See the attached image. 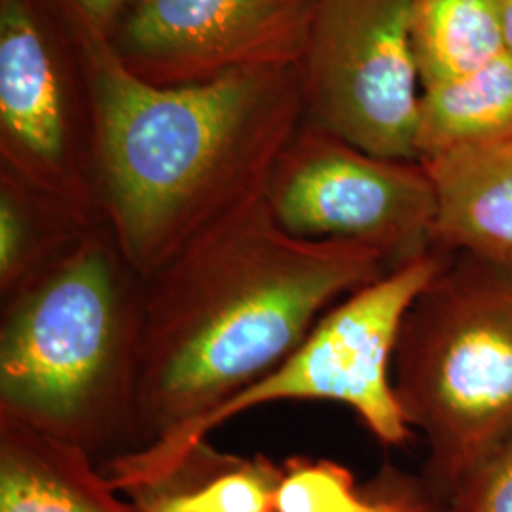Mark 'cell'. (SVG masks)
<instances>
[{
    "label": "cell",
    "instance_id": "1",
    "mask_svg": "<svg viewBox=\"0 0 512 512\" xmlns=\"http://www.w3.org/2000/svg\"><path fill=\"white\" fill-rule=\"evenodd\" d=\"M61 8L88 80L101 211L147 277L264 200L275 162L304 120L300 69L154 86L129 73L105 33Z\"/></svg>",
    "mask_w": 512,
    "mask_h": 512
},
{
    "label": "cell",
    "instance_id": "2",
    "mask_svg": "<svg viewBox=\"0 0 512 512\" xmlns=\"http://www.w3.org/2000/svg\"><path fill=\"white\" fill-rule=\"evenodd\" d=\"M387 272L372 249L287 234L264 200L188 245L145 277L137 448L255 384Z\"/></svg>",
    "mask_w": 512,
    "mask_h": 512
},
{
    "label": "cell",
    "instance_id": "3",
    "mask_svg": "<svg viewBox=\"0 0 512 512\" xmlns=\"http://www.w3.org/2000/svg\"><path fill=\"white\" fill-rule=\"evenodd\" d=\"M0 304V420L95 459L135 450L145 275L109 224Z\"/></svg>",
    "mask_w": 512,
    "mask_h": 512
},
{
    "label": "cell",
    "instance_id": "4",
    "mask_svg": "<svg viewBox=\"0 0 512 512\" xmlns=\"http://www.w3.org/2000/svg\"><path fill=\"white\" fill-rule=\"evenodd\" d=\"M393 389L440 501L512 437V266L446 253L404 315Z\"/></svg>",
    "mask_w": 512,
    "mask_h": 512
},
{
    "label": "cell",
    "instance_id": "5",
    "mask_svg": "<svg viewBox=\"0 0 512 512\" xmlns=\"http://www.w3.org/2000/svg\"><path fill=\"white\" fill-rule=\"evenodd\" d=\"M446 253L403 264L336 302L308 336L255 384L230 397L200 420L143 448L103 463L118 492L143 486L173 471L224 421L262 404L332 401L346 404L384 446L412 439L393 389V359L404 315Z\"/></svg>",
    "mask_w": 512,
    "mask_h": 512
},
{
    "label": "cell",
    "instance_id": "6",
    "mask_svg": "<svg viewBox=\"0 0 512 512\" xmlns=\"http://www.w3.org/2000/svg\"><path fill=\"white\" fill-rule=\"evenodd\" d=\"M0 169L107 224L88 80L57 0H0Z\"/></svg>",
    "mask_w": 512,
    "mask_h": 512
},
{
    "label": "cell",
    "instance_id": "7",
    "mask_svg": "<svg viewBox=\"0 0 512 512\" xmlns=\"http://www.w3.org/2000/svg\"><path fill=\"white\" fill-rule=\"evenodd\" d=\"M294 238L353 243L395 270L435 249L437 192L421 162L389 160L302 122L264 192Z\"/></svg>",
    "mask_w": 512,
    "mask_h": 512
},
{
    "label": "cell",
    "instance_id": "8",
    "mask_svg": "<svg viewBox=\"0 0 512 512\" xmlns=\"http://www.w3.org/2000/svg\"><path fill=\"white\" fill-rule=\"evenodd\" d=\"M414 0H317L300 63L304 124L368 154L420 162Z\"/></svg>",
    "mask_w": 512,
    "mask_h": 512
},
{
    "label": "cell",
    "instance_id": "9",
    "mask_svg": "<svg viewBox=\"0 0 512 512\" xmlns=\"http://www.w3.org/2000/svg\"><path fill=\"white\" fill-rule=\"evenodd\" d=\"M317 0H131L110 29L129 73L162 88L300 67Z\"/></svg>",
    "mask_w": 512,
    "mask_h": 512
},
{
    "label": "cell",
    "instance_id": "10",
    "mask_svg": "<svg viewBox=\"0 0 512 512\" xmlns=\"http://www.w3.org/2000/svg\"><path fill=\"white\" fill-rule=\"evenodd\" d=\"M423 165L439 205L435 249L512 266V135Z\"/></svg>",
    "mask_w": 512,
    "mask_h": 512
},
{
    "label": "cell",
    "instance_id": "11",
    "mask_svg": "<svg viewBox=\"0 0 512 512\" xmlns=\"http://www.w3.org/2000/svg\"><path fill=\"white\" fill-rule=\"evenodd\" d=\"M0 512H141L88 452L0 420Z\"/></svg>",
    "mask_w": 512,
    "mask_h": 512
},
{
    "label": "cell",
    "instance_id": "12",
    "mask_svg": "<svg viewBox=\"0 0 512 512\" xmlns=\"http://www.w3.org/2000/svg\"><path fill=\"white\" fill-rule=\"evenodd\" d=\"M281 467L219 454L205 440L167 475L122 494L141 512H275Z\"/></svg>",
    "mask_w": 512,
    "mask_h": 512
},
{
    "label": "cell",
    "instance_id": "13",
    "mask_svg": "<svg viewBox=\"0 0 512 512\" xmlns=\"http://www.w3.org/2000/svg\"><path fill=\"white\" fill-rule=\"evenodd\" d=\"M512 135V55L421 88L416 150L421 164Z\"/></svg>",
    "mask_w": 512,
    "mask_h": 512
},
{
    "label": "cell",
    "instance_id": "14",
    "mask_svg": "<svg viewBox=\"0 0 512 512\" xmlns=\"http://www.w3.org/2000/svg\"><path fill=\"white\" fill-rule=\"evenodd\" d=\"M95 226L0 169V298L52 266Z\"/></svg>",
    "mask_w": 512,
    "mask_h": 512
},
{
    "label": "cell",
    "instance_id": "15",
    "mask_svg": "<svg viewBox=\"0 0 512 512\" xmlns=\"http://www.w3.org/2000/svg\"><path fill=\"white\" fill-rule=\"evenodd\" d=\"M412 42L421 88L476 71L507 52L495 0H414Z\"/></svg>",
    "mask_w": 512,
    "mask_h": 512
},
{
    "label": "cell",
    "instance_id": "16",
    "mask_svg": "<svg viewBox=\"0 0 512 512\" xmlns=\"http://www.w3.org/2000/svg\"><path fill=\"white\" fill-rule=\"evenodd\" d=\"M275 512H423L437 497L423 478L387 469L359 488L348 467L330 459L291 458L281 465Z\"/></svg>",
    "mask_w": 512,
    "mask_h": 512
},
{
    "label": "cell",
    "instance_id": "17",
    "mask_svg": "<svg viewBox=\"0 0 512 512\" xmlns=\"http://www.w3.org/2000/svg\"><path fill=\"white\" fill-rule=\"evenodd\" d=\"M446 505L452 512H512V437L459 482Z\"/></svg>",
    "mask_w": 512,
    "mask_h": 512
},
{
    "label": "cell",
    "instance_id": "18",
    "mask_svg": "<svg viewBox=\"0 0 512 512\" xmlns=\"http://www.w3.org/2000/svg\"><path fill=\"white\" fill-rule=\"evenodd\" d=\"M71 12L97 31L109 35L131 0H61Z\"/></svg>",
    "mask_w": 512,
    "mask_h": 512
},
{
    "label": "cell",
    "instance_id": "19",
    "mask_svg": "<svg viewBox=\"0 0 512 512\" xmlns=\"http://www.w3.org/2000/svg\"><path fill=\"white\" fill-rule=\"evenodd\" d=\"M495 6H497V14L503 29L505 48L512 55V0H495Z\"/></svg>",
    "mask_w": 512,
    "mask_h": 512
},
{
    "label": "cell",
    "instance_id": "20",
    "mask_svg": "<svg viewBox=\"0 0 512 512\" xmlns=\"http://www.w3.org/2000/svg\"><path fill=\"white\" fill-rule=\"evenodd\" d=\"M423 512H452L448 509V505L444 503V501H440V499H435L427 509Z\"/></svg>",
    "mask_w": 512,
    "mask_h": 512
}]
</instances>
